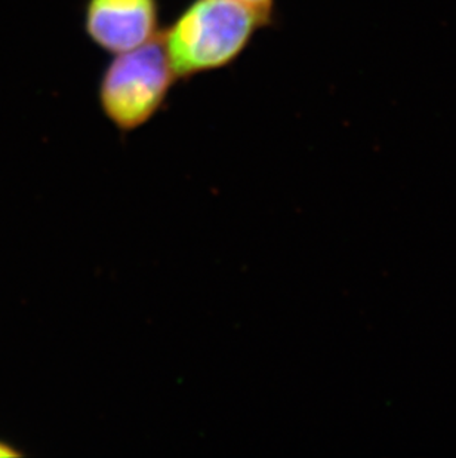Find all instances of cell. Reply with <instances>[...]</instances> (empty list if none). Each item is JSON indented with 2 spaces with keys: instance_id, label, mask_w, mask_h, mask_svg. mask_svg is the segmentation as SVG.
<instances>
[{
  "instance_id": "1",
  "label": "cell",
  "mask_w": 456,
  "mask_h": 458,
  "mask_svg": "<svg viewBox=\"0 0 456 458\" xmlns=\"http://www.w3.org/2000/svg\"><path fill=\"white\" fill-rule=\"evenodd\" d=\"M274 20L239 0H191L160 40L177 79H190L232 64Z\"/></svg>"
},
{
  "instance_id": "2",
  "label": "cell",
  "mask_w": 456,
  "mask_h": 458,
  "mask_svg": "<svg viewBox=\"0 0 456 458\" xmlns=\"http://www.w3.org/2000/svg\"><path fill=\"white\" fill-rule=\"evenodd\" d=\"M175 81L159 35L113 56L99 79V107L117 130L131 132L164 107Z\"/></svg>"
},
{
  "instance_id": "3",
  "label": "cell",
  "mask_w": 456,
  "mask_h": 458,
  "mask_svg": "<svg viewBox=\"0 0 456 458\" xmlns=\"http://www.w3.org/2000/svg\"><path fill=\"white\" fill-rule=\"evenodd\" d=\"M83 26L103 51H131L159 38V0H87Z\"/></svg>"
},
{
  "instance_id": "4",
  "label": "cell",
  "mask_w": 456,
  "mask_h": 458,
  "mask_svg": "<svg viewBox=\"0 0 456 458\" xmlns=\"http://www.w3.org/2000/svg\"><path fill=\"white\" fill-rule=\"evenodd\" d=\"M239 2L266 13L268 17L274 18L275 0H239Z\"/></svg>"
},
{
  "instance_id": "5",
  "label": "cell",
  "mask_w": 456,
  "mask_h": 458,
  "mask_svg": "<svg viewBox=\"0 0 456 458\" xmlns=\"http://www.w3.org/2000/svg\"><path fill=\"white\" fill-rule=\"evenodd\" d=\"M21 451H17L8 442L0 439V457H21Z\"/></svg>"
}]
</instances>
